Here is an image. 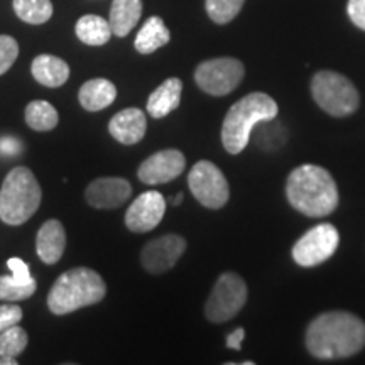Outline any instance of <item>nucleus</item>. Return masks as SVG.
<instances>
[{"label":"nucleus","instance_id":"31","mask_svg":"<svg viewBox=\"0 0 365 365\" xmlns=\"http://www.w3.org/2000/svg\"><path fill=\"white\" fill-rule=\"evenodd\" d=\"M21 150V143L17 139H14V137H2L0 139V154H4V156H16Z\"/></svg>","mask_w":365,"mask_h":365},{"label":"nucleus","instance_id":"24","mask_svg":"<svg viewBox=\"0 0 365 365\" xmlns=\"http://www.w3.org/2000/svg\"><path fill=\"white\" fill-rule=\"evenodd\" d=\"M24 118H26V124L33 130H38V132L53 130L59 122L58 110L51 103L46 102V100H34V102L27 105Z\"/></svg>","mask_w":365,"mask_h":365},{"label":"nucleus","instance_id":"9","mask_svg":"<svg viewBox=\"0 0 365 365\" xmlns=\"http://www.w3.org/2000/svg\"><path fill=\"white\" fill-rule=\"evenodd\" d=\"M188 186L198 203L210 210L225 207L230 198L228 181L220 168L210 161H198L188 175Z\"/></svg>","mask_w":365,"mask_h":365},{"label":"nucleus","instance_id":"15","mask_svg":"<svg viewBox=\"0 0 365 365\" xmlns=\"http://www.w3.org/2000/svg\"><path fill=\"white\" fill-rule=\"evenodd\" d=\"M11 276H0V301H22L31 298L38 289V282L31 276L29 266L19 257L7 261Z\"/></svg>","mask_w":365,"mask_h":365},{"label":"nucleus","instance_id":"5","mask_svg":"<svg viewBox=\"0 0 365 365\" xmlns=\"http://www.w3.org/2000/svg\"><path fill=\"white\" fill-rule=\"evenodd\" d=\"M43 191L29 168L17 166L6 176L0 188V220L7 225H22L38 212Z\"/></svg>","mask_w":365,"mask_h":365},{"label":"nucleus","instance_id":"21","mask_svg":"<svg viewBox=\"0 0 365 365\" xmlns=\"http://www.w3.org/2000/svg\"><path fill=\"white\" fill-rule=\"evenodd\" d=\"M143 16V0H113L110 7L112 33L118 38H125L137 26Z\"/></svg>","mask_w":365,"mask_h":365},{"label":"nucleus","instance_id":"18","mask_svg":"<svg viewBox=\"0 0 365 365\" xmlns=\"http://www.w3.org/2000/svg\"><path fill=\"white\" fill-rule=\"evenodd\" d=\"M182 93V81L180 78H168L158 86L153 93L149 95L148 103V113L154 118H163L170 115L180 107Z\"/></svg>","mask_w":365,"mask_h":365},{"label":"nucleus","instance_id":"29","mask_svg":"<svg viewBox=\"0 0 365 365\" xmlns=\"http://www.w3.org/2000/svg\"><path fill=\"white\" fill-rule=\"evenodd\" d=\"M22 319V309L17 304H0V331L14 325H19Z\"/></svg>","mask_w":365,"mask_h":365},{"label":"nucleus","instance_id":"19","mask_svg":"<svg viewBox=\"0 0 365 365\" xmlns=\"http://www.w3.org/2000/svg\"><path fill=\"white\" fill-rule=\"evenodd\" d=\"M31 73L39 85L48 88H59L70 78V66L61 58L53 54H39L31 65Z\"/></svg>","mask_w":365,"mask_h":365},{"label":"nucleus","instance_id":"33","mask_svg":"<svg viewBox=\"0 0 365 365\" xmlns=\"http://www.w3.org/2000/svg\"><path fill=\"white\" fill-rule=\"evenodd\" d=\"M0 365H17V360L12 357H0Z\"/></svg>","mask_w":365,"mask_h":365},{"label":"nucleus","instance_id":"16","mask_svg":"<svg viewBox=\"0 0 365 365\" xmlns=\"http://www.w3.org/2000/svg\"><path fill=\"white\" fill-rule=\"evenodd\" d=\"M148 130V118L140 108H125L115 113L108 124V132L120 144L132 145L140 143Z\"/></svg>","mask_w":365,"mask_h":365},{"label":"nucleus","instance_id":"1","mask_svg":"<svg viewBox=\"0 0 365 365\" xmlns=\"http://www.w3.org/2000/svg\"><path fill=\"white\" fill-rule=\"evenodd\" d=\"M365 346V323L349 312L318 314L308 325L307 349L322 360L346 359Z\"/></svg>","mask_w":365,"mask_h":365},{"label":"nucleus","instance_id":"13","mask_svg":"<svg viewBox=\"0 0 365 365\" xmlns=\"http://www.w3.org/2000/svg\"><path fill=\"white\" fill-rule=\"evenodd\" d=\"M186 158L178 149H163L149 156L137 170V178L145 185L156 186L176 180L185 171Z\"/></svg>","mask_w":365,"mask_h":365},{"label":"nucleus","instance_id":"12","mask_svg":"<svg viewBox=\"0 0 365 365\" xmlns=\"http://www.w3.org/2000/svg\"><path fill=\"white\" fill-rule=\"evenodd\" d=\"M166 213V198L159 191H145L132 202L125 212V225L135 234L154 230Z\"/></svg>","mask_w":365,"mask_h":365},{"label":"nucleus","instance_id":"27","mask_svg":"<svg viewBox=\"0 0 365 365\" xmlns=\"http://www.w3.org/2000/svg\"><path fill=\"white\" fill-rule=\"evenodd\" d=\"M27 333L24 328L14 325L7 330L0 331V357H12L16 359L21 355L27 346Z\"/></svg>","mask_w":365,"mask_h":365},{"label":"nucleus","instance_id":"10","mask_svg":"<svg viewBox=\"0 0 365 365\" xmlns=\"http://www.w3.org/2000/svg\"><path fill=\"white\" fill-rule=\"evenodd\" d=\"M340 245L339 230L331 223H319L309 228L293 247V259L301 267H314L323 264L336 252Z\"/></svg>","mask_w":365,"mask_h":365},{"label":"nucleus","instance_id":"32","mask_svg":"<svg viewBox=\"0 0 365 365\" xmlns=\"http://www.w3.org/2000/svg\"><path fill=\"white\" fill-rule=\"evenodd\" d=\"M244 339H245L244 328H235L234 331L228 333L227 335V346L228 349L237 350V352H239V350L242 349V341H244Z\"/></svg>","mask_w":365,"mask_h":365},{"label":"nucleus","instance_id":"17","mask_svg":"<svg viewBox=\"0 0 365 365\" xmlns=\"http://www.w3.org/2000/svg\"><path fill=\"white\" fill-rule=\"evenodd\" d=\"M66 249V232L59 220H48L39 228L36 237V252L48 266L56 264Z\"/></svg>","mask_w":365,"mask_h":365},{"label":"nucleus","instance_id":"11","mask_svg":"<svg viewBox=\"0 0 365 365\" xmlns=\"http://www.w3.org/2000/svg\"><path fill=\"white\" fill-rule=\"evenodd\" d=\"M186 250V240L181 235L168 234L149 240L140 252V262L150 274H164L176 266Z\"/></svg>","mask_w":365,"mask_h":365},{"label":"nucleus","instance_id":"28","mask_svg":"<svg viewBox=\"0 0 365 365\" xmlns=\"http://www.w3.org/2000/svg\"><path fill=\"white\" fill-rule=\"evenodd\" d=\"M19 56V44L12 36H0V76L11 70L14 63Z\"/></svg>","mask_w":365,"mask_h":365},{"label":"nucleus","instance_id":"23","mask_svg":"<svg viewBox=\"0 0 365 365\" xmlns=\"http://www.w3.org/2000/svg\"><path fill=\"white\" fill-rule=\"evenodd\" d=\"M75 31L81 43L88 46L107 44L113 34L110 22L100 16H93V14L80 17L78 22H76Z\"/></svg>","mask_w":365,"mask_h":365},{"label":"nucleus","instance_id":"7","mask_svg":"<svg viewBox=\"0 0 365 365\" xmlns=\"http://www.w3.org/2000/svg\"><path fill=\"white\" fill-rule=\"evenodd\" d=\"M247 303V284L235 272H223L205 304V317L212 323H225Z\"/></svg>","mask_w":365,"mask_h":365},{"label":"nucleus","instance_id":"14","mask_svg":"<svg viewBox=\"0 0 365 365\" xmlns=\"http://www.w3.org/2000/svg\"><path fill=\"white\" fill-rule=\"evenodd\" d=\"M132 195L130 182L124 178H98L85 191L86 203L98 210H112L124 205Z\"/></svg>","mask_w":365,"mask_h":365},{"label":"nucleus","instance_id":"3","mask_svg":"<svg viewBox=\"0 0 365 365\" xmlns=\"http://www.w3.org/2000/svg\"><path fill=\"white\" fill-rule=\"evenodd\" d=\"M279 107L276 100L262 91L245 95L228 108L222 125V144L228 154H240L247 148L255 125L276 118Z\"/></svg>","mask_w":365,"mask_h":365},{"label":"nucleus","instance_id":"22","mask_svg":"<svg viewBox=\"0 0 365 365\" xmlns=\"http://www.w3.org/2000/svg\"><path fill=\"white\" fill-rule=\"evenodd\" d=\"M170 39H171L170 29H168L166 24H164L161 17L154 16L145 21L143 29H140L139 34H137L134 46L137 53L150 54L158 51V49L163 48V46H166L170 43Z\"/></svg>","mask_w":365,"mask_h":365},{"label":"nucleus","instance_id":"6","mask_svg":"<svg viewBox=\"0 0 365 365\" xmlns=\"http://www.w3.org/2000/svg\"><path fill=\"white\" fill-rule=\"evenodd\" d=\"M312 95L322 110L331 117H349L357 110L360 95L346 76L336 71H318L312 80Z\"/></svg>","mask_w":365,"mask_h":365},{"label":"nucleus","instance_id":"20","mask_svg":"<svg viewBox=\"0 0 365 365\" xmlns=\"http://www.w3.org/2000/svg\"><path fill=\"white\" fill-rule=\"evenodd\" d=\"M117 98V88L110 80L93 78L88 80L78 91L81 107L88 112H98L110 107Z\"/></svg>","mask_w":365,"mask_h":365},{"label":"nucleus","instance_id":"34","mask_svg":"<svg viewBox=\"0 0 365 365\" xmlns=\"http://www.w3.org/2000/svg\"><path fill=\"white\" fill-rule=\"evenodd\" d=\"M181 202H182V193H178V195L175 196V198L171 200L173 205H181Z\"/></svg>","mask_w":365,"mask_h":365},{"label":"nucleus","instance_id":"30","mask_svg":"<svg viewBox=\"0 0 365 365\" xmlns=\"http://www.w3.org/2000/svg\"><path fill=\"white\" fill-rule=\"evenodd\" d=\"M346 12H349L350 21H352L359 29L365 31V0H349Z\"/></svg>","mask_w":365,"mask_h":365},{"label":"nucleus","instance_id":"26","mask_svg":"<svg viewBox=\"0 0 365 365\" xmlns=\"http://www.w3.org/2000/svg\"><path fill=\"white\" fill-rule=\"evenodd\" d=\"M244 2L245 0H205V9L215 24H228L239 16Z\"/></svg>","mask_w":365,"mask_h":365},{"label":"nucleus","instance_id":"4","mask_svg":"<svg viewBox=\"0 0 365 365\" xmlns=\"http://www.w3.org/2000/svg\"><path fill=\"white\" fill-rule=\"evenodd\" d=\"M107 294V284L97 271L75 267L63 272L48 294V308L53 314H68L80 308L97 304Z\"/></svg>","mask_w":365,"mask_h":365},{"label":"nucleus","instance_id":"2","mask_svg":"<svg viewBox=\"0 0 365 365\" xmlns=\"http://www.w3.org/2000/svg\"><path fill=\"white\" fill-rule=\"evenodd\" d=\"M286 196L291 207L303 215L323 218L339 207L336 182L325 168L303 164L291 171L286 181Z\"/></svg>","mask_w":365,"mask_h":365},{"label":"nucleus","instance_id":"25","mask_svg":"<svg viewBox=\"0 0 365 365\" xmlns=\"http://www.w3.org/2000/svg\"><path fill=\"white\" fill-rule=\"evenodd\" d=\"M14 11L21 21L39 26L53 17L51 0H14Z\"/></svg>","mask_w":365,"mask_h":365},{"label":"nucleus","instance_id":"8","mask_svg":"<svg viewBox=\"0 0 365 365\" xmlns=\"http://www.w3.org/2000/svg\"><path fill=\"white\" fill-rule=\"evenodd\" d=\"M245 68L235 58H215L203 61L195 71L196 85L213 97H225L242 83Z\"/></svg>","mask_w":365,"mask_h":365}]
</instances>
